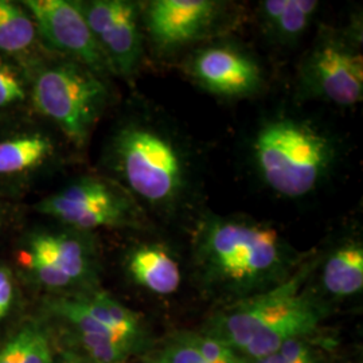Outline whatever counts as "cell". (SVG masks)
Segmentation results:
<instances>
[{
	"label": "cell",
	"mask_w": 363,
	"mask_h": 363,
	"mask_svg": "<svg viewBox=\"0 0 363 363\" xmlns=\"http://www.w3.org/2000/svg\"><path fill=\"white\" fill-rule=\"evenodd\" d=\"M108 178L148 214L177 220L198 211L202 179L194 145L174 121L152 106L132 105L105 139Z\"/></svg>",
	"instance_id": "cell-1"
},
{
	"label": "cell",
	"mask_w": 363,
	"mask_h": 363,
	"mask_svg": "<svg viewBox=\"0 0 363 363\" xmlns=\"http://www.w3.org/2000/svg\"><path fill=\"white\" fill-rule=\"evenodd\" d=\"M272 225L245 216L198 214L193 265L202 289L229 304L284 283L304 261Z\"/></svg>",
	"instance_id": "cell-2"
},
{
	"label": "cell",
	"mask_w": 363,
	"mask_h": 363,
	"mask_svg": "<svg viewBox=\"0 0 363 363\" xmlns=\"http://www.w3.org/2000/svg\"><path fill=\"white\" fill-rule=\"evenodd\" d=\"M259 182L273 194L298 201L319 191L340 157L337 138L310 118L276 113L261 121L249 144Z\"/></svg>",
	"instance_id": "cell-3"
},
{
	"label": "cell",
	"mask_w": 363,
	"mask_h": 363,
	"mask_svg": "<svg viewBox=\"0 0 363 363\" xmlns=\"http://www.w3.org/2000/svg\"><path fill=\"white\" fill-rule=\"evenodd\" d=\"M31 112L67 143L84 148L111 103L108 79L76 61L46 52L30 66Z\"/></svg>",
	"instance_id": "cell-4"
},
{
	"label": "cell",
	"mask_w": 363,
	"mask_h": 363,
	"mask_svg": "<svg viewBox=\"0 0 363 363\" xmlns=\"http://www.w3.org/2000/svg\"><path fill=\"white\" fill-rule=\"evenodd\" d=\"M35 211L67 228L91 233L97 229H142L148 214L118 183L86 174L42 198Z\"/></svg>",
	"instance_id": "cell-5"
},
{
	"label": "cell",
	"mask_w": 363,
	"mask_h": 363,
	"mask_svg": "<svg viewBox=\"0 0 363 363\" xmlns=\"http://www.w3.org/2000/svg\"><path fill=\"white\" fill-rule=\"evenodd\" d=\"M323 27L298 70V94L347 108L363 99L362 28Z\"/></svg>",
	"instance_id": "cell-6"
},
{
	"label": "cell",
	"mask_w": 363,
	"mask_h": 363,
	"mask_svg": "<svg viewBox=\"0 0 363 363\" xmlns=\"http://www.w3.org/2000/svg\"><path fill=\"white\" fill-rule=\"evenodd\" d=\"M18 259L38 286L54 292L74 295L93 291L99 276V256L91 234L64 225L31 230Z\"/></svg>",
	"instance_id": "cell-7"
},
{
	"label": "cell",
	"mask_w": 363,
	"mask_h": 363,
	"mask_svg": "<svg viewBox=\"0 0 363 363\" xmlns=\"http://www.w3.org/2000/svg\"><path fill=\"white\" fill-rule=\"evenodd\" d=\"M319 259H304L284 283L259 295L223 304L202 333L217 337L237 352L259 333L277 325L316 298L306 284Z\"/></svg>",
	"instance_id": "cell-8"
},
{
	"label": "cell",
	"mask_w": 363,
	"mask_h": 363,
	"mask_svg": "<svg viewBox=\"0 0 363 363\" xmlns=\"http://www.w3.org/2000/svg\"><path fill=\"white\" fill-rule=\"evenodd\" d=\"M61 139L33 112L1 121L0 195L11 199L58 169L65 156Z\"/></svg>",
	"instance_id": "cell-9"
},
{
	"label": "cell",
	"mask_w": 363,
	"mask_h": 363,
	"mask_svg": "<svg viewBox=\"0 0 363 363\" xmlns=\"http://www.w3.org/2000/svg\"><path fill=\"white\" fill-rule=\"evenodd\" d=\"M78 6L112 76L130 79L139 70L143 58L145 37L142 3L79 0Z\"/></svg>",
	"instance_id": "cell-10"
},
{
	"label": "cell",
	"mask_w": 363,
	"mask_h": 363,
	"mask_svg": "<svg viewBox=\"0 0 363 363\" xmlns=\"http://www.w3.org/2000/svg\"><path fill=\"white\" fill-rule=\"evenodd\" d=\"M39 40L50 54L76 61L109 81L112 76L77 0H23Z\"/></svg>",
	"instance_id": "cell-11"
},
{
	"label": "cell",
	"mask_w": 363,
	"mask_h": 363,
	"mask_svg": "<svg viewBox=\"0 0 363 363\" xmlns=\"http://www.w3.org/2000/svg\"><path fill=\"white\" fill-rule=\"evenodd\" d=\"M228 3L217 0H152L142 4L144 37L160 54H172L220 26Z\"/></svg>",
	"instance_id": "cell-12"
},
{
	"label": "cell",
	"mask_w": 363,
	"mask_h": 363,
	"mask_svg": "<svg viewBox=\"0 0 363 363\" xmlns=\"http://www.w3.org/2000/svg\"><path fill=\"white\" fill-rule=\"evenodd\" d=\"M184 72L203 91L229 100L252 97L264 86L257 60L229 42L211 43L193 52Z\"/></svg>",
	"instance_id": "cell-13"
},
{
	"label": "cell",
	"mask_w": 363,
	"mask_h": 363,
	"mask_svg": "<svg viewBox=\"0 0 363 363\" xmlns=\"http://www.w3.org/2000/svg\"><path fill=\"white\" fill-rule=\"evenodd\" d=\"M49 308L76 333L111 335L142 346V319L118 300L101 291H88L54 298Z\"/></svg>",
	"instance_id": "cell-14"
},
{
	"label": "cell",
	"mask_w": 363,
	"mask_h": 363,
	"mask_svg": "<svg viewBox=\"0 0 363 363\" xmlns=\"http://www.w3.org/2000/svg\"><path fill=\"white\" fill-rule=\"evenodd\" d=\"M135 284L151 294L167 296L181 286L179 262L160 244H143L133 247L125 262Z\"/></svg>",
	"instance_id": "cell-15"
},
{
	"label": "cell",
	"mask_w": 363,
	"mask_h": 363,
	"mask_svg": "<svg viewBox=\"0 0 363 363\" xmlns=\"http://www.w3.org/2000/svg\"><path fill=\"white\" fill-rule=\"evenodd\" d=\"M46 52L34 18L23 1L0 0V57L30 67Z\"/></svg>",
	"instance_id": "cell-16"
},
{
	"label": "cell",
	"mask_w": 363,
	"mask_h": 363,
	"mask_svg": "<svg viewBox=\"0 0 363 363\" xmlns=\"http://www.w3.org/2000/svg\"><path fill=\"white\" fill-rule=\"evenodd\" d=\"M320 288L327 296L347 298L363 289V245L358 240H346L333 249L325 261L319 259Z\"/></svg>",
	"instance_id": "cell-17"
},
{
	"label": "cell",
	"mask_w": 363,
	"mask_h": 363,
	"mask_svg": "<svg viewBox=\"0 0 363 363\" xmlns=\"http://www.w3.org/2000/svg\"><path fill=\"white\" fill-rule=\"evenodd\" d=\"M320 7L316 0H265L259 4L261 26L280 45H294L311 26Z\"/></svg>",
	"instance_id": "cell-18"
},
{
	"label": "cell",
	"mask_w": 363,
	"mask_h": 363,
	"mask_svg": "<svg viewBox=\"0 0 363 363\" xmlns=\"http://www.w3.org/2000/svg\"><path fill=\"white\" fill-rule=\"evenodd\" d=\"M31 113L30 67L0 57V123Z\"/></svg>",
	"instance_id": "cell-19"
},
{
	"label": "cell",
	"mask_w": 363,
	"mask_h": 363,
	"mask_svg": "<svg viewBox=\"0 0 363 363\" xmlns=\"http://www.w3.org/2000/svg\"><path fill=\"white\" fill-rule=\"evenodd\" d=\"M76 342L96 363H124L140 346L111 335L76 333Z\"/></svg>",
	"instance_id": "cell-20"
},
{
	"label": "cell",
	"mask_w": 363,
	"mask_h": 363,
	"mask_svg": "<svg viewBox=\"0 0 363 363\" xmlns=\"http://www.w3.org/2000/svg\"><path fill=\"white\" fill-rule=\"evenodd\" d=\"M206 363H249L233 347L205 333H182Z\"/></svg>",
	"instance_id": "cell-21"
},
{
	"label": "cell",
	"mask_w": 363,
	"mask_h": 363,
	"mask_svg": "<svg viewBox=\"0 0 363 363\" xmlns=\"http://www.w3.org/2000/svg\"><path fill=\"white\" fill-rule=\"evenodd\" d=\"M147 363H206L199 352L186 340L183 334H178L169 340L163 349L152 355Z\"/></svg>",
	"instance_id": "cell-22"
},
{
	"label": "cell",
	"mask_w": 363,
	"mask_h": 363,
	"mask_svg": "<svg viewBox=\"0 0 363 363\" xmlns=\"http://www.w3.org/2000/svg\"><path fill=\"white\" fill-rule=\"evenodd\" d=\"M318 349L311 342V337H300L288 340L276 351L264 355L257 359L247 361L249 363H298L310 357Z\"/></svg>",
	"instance_id": "cell-23"
},
{
	"label": "cell",
	"mask_w": 363,
	"mask_h": 363,
	"mask_svg": "<svg viewBox=\"0 0 363 363\" xmlns=\"http://www.w3.org/2000/svg\"><path fill=\"white\" fill-rule=\"evenodd\" d=\"M35 333V328H25L19 334H16L0 350V363H22Z\"/></svg>",
	"instance_id": "cell-24"
},
{
	"label": "cell",
	"mask_w": 363,
	"mask_h": 363,
	"mask_svg": "<svg viewBox=\"0 0 363 363\" xmlns=\"http://www.w3.org/2000/svg\"><path fill=\"white\" fill-rule=\"evenodd\" d=\"M16 298V281L13 269L0 262V322L13 310Z\"/></svg>",
	"instance_id": "cell-25"
},
{
	"label": "cell",
	"mask_w": 363,
	"mask_h": 363,
	"mask_svg": "<svg viewBox=\"0 0 363 363\" xmlns=\"http://www.w3.org/2000/svg\"><path fill=\"white\" fill-rule=\"evenodd\" d=\"M13 211V206H11L9 198L0 195V232L6 226L7 220H10V216Z\"/></svg>",
	"instance_id": "cell-26"
},
{
	"label": "cell",
	"mask_w": 363,
	"mask_h": 363,
	"mask_svg": "<svg viewBox=\"0 0 363 363\" xmlns=\"http://www.w3.org/2000/svg\"><path fill=\"white\" fill-rule=\"evenodd\" d=\"M298 363H323V358H322L320 352L318 350L316 352H313L312 355H310V357L304 358L303 361H300V362Z\"/></svg>",
	"instance_id": "cell-27"
},
{
	"label": "cell",
	"mask_w": 363,
	"mask_h": 363,
	"mask_svg": "<svg viewBox=\"0 0 363 363\" xmlns=\"http://www.w3.org/2000/svg\"><path fill=\"white\" fill-rule=\"evenodd\" d=\"M54 363H79V358L76 355H72V354H65V355H62V358L58 362Z\"/></svg>",
	"instance_id": "cell-28"
},
{
	"label": "cell",
	"mask_w": 363,
	"mask_h": 363,
	"mask_svg": "<svg viewBox=\"0 0 363 363\" xmlns=\"http://www.w3.org/2000/svg\"><path fill=\"white\" fill-rule=\"evenodd\" d=\"M79 363H96V362H91V361H84V359H79Z\"/></svg>",
	"instance_id": "cell-29"
}]
</instances>
